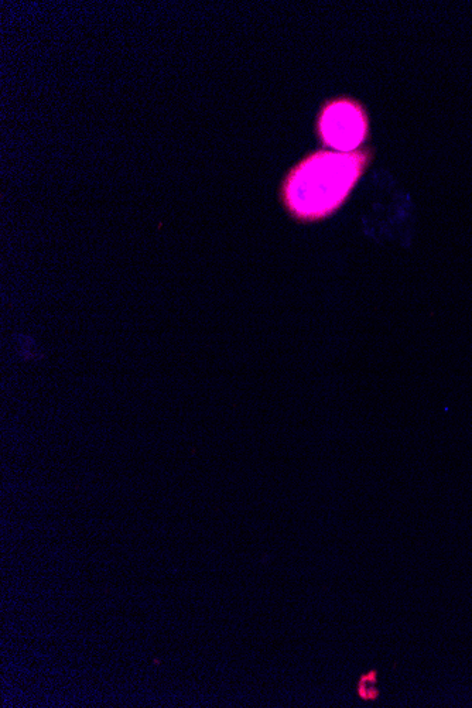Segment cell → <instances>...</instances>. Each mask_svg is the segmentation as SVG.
Here are the masks:
<instances>
[{
    "instance_id": "obj_1",
    "label": "cell",
    "mask_w": 472,
    "mask_h": 708,
    "mask_svg": "<svg viewBox=\"0 0 472 708\" xmlns=\"http://www.w3.org/2000/svg\"><path fill=\"white\" fill-rule=\"evenodd\" d=\"M371 160L369 149L310 153L283 180L280 188L283 207L299 222L326 220L345 204Z\"/></svg>"
},
{
    "instance_id": "obj_2",
    "label": "cell",
    "mask_w": 472,
    "mask_h": 708,
    "mask_svg": "<svg viewBox=\"0 0 472 708\" xmlns=\"http://www.w3.org/2000/svg\"><path fill=\"white\" fill-rule=\"evenodd\" d=\"M318 138L335 152H357L369 136V118L355 99H331L321 108L316 123Z\"/></svg>"
},
{
    "instance_id": "obj_3",
    "label": "cell",
    "mask_w": 472,
    "mask_h": 708,
    "mask_svg": "<svg viewBox=\"0 0 472 708\" xmlns=\"http://www.w3.org/2000/svg\"><path fill=\"white\" fill-rule=\"evenodd\" d=\"M378 672L368 670L358 679L357 694L362 701H376L381 697V689L378 686Z\"/></svg>"
}]
</instances>
